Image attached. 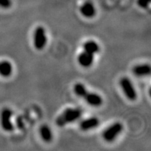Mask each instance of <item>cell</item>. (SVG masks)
I'll return each mask as SVG.
<instances>
[{
	"label": "cell",
	"mask_w": 151,
	"mask_h": 151,
	"mask_svg": "<svg viewBox=\"0 0 151 151\" xmlns=\"http://www.w3.org/2000/svg\"><path fill=\"white\" fill-rule=\"evenodd\" d=\"M74 92L78 97L85 99L87 103L92 106H99L102 104V98L98 94L89 92L83 85L81 83H76L74 86Z\"/></svg>",
	"instance_id": "cell-1"
},
{
	"label": "cell",
	"mask_w": 151,
	"mask_h": 151,
	"mask_svg": "<svg viewBox=\"0 0 151 151\" xmlns=\"http://www.w3.org/2000/svg\"><path fill=\"white\" fill-rule=\"evenodd\" d=\"M12 5L11 0H0V8L9 9Z\"/></svg>",
	"instance_id": "cell-14"
},
{
	"label": "cell",
	"mask_w": 151,
	"mask_h": 151,
	"mask_svg": "<svg viewBox=\"0 0 151 151\" xmlns=\"http://www.w3.org/2000/svg\"><path fill=\"white\" fill-rule=\"evenodd\" d=\"M83 49L85 51L95 55L99 50V46L95 41H88L83 44Z\"/></svg>",
	"instance_id": "cell-12"
},
{
	"label": "cell",
	"mask_w": 151,
	"mask_h": 151,
	"mask_svg": "<svg viewBox=\"0 0 151 151\" xmlns=\"http://www.w3.org/2000/svg\"><path fill=\"white\" fill-rule=\"evenodd\" d=\"M47 43L46 32L44 28L41 26L38 27L34 35V44L37 50H42L46 46Z\"/></svg>",
	"instance_id": "cell-4"
},
{
	"label": "cell",
	"mask_w": 151,
	"mask_h": 151,
	"mask_svg": "<svg viewBox=\"0 0 151 151\" xmlns=\"http://www.w3.org/2000/svg\"><path fill=\"white\" fill-rule=\"evenodd\" d=\"M120 85L122 90H123L124 94L128 99L131 101L136 100L137 97V92H136L135 88H134L132 83L129 78H126V77L121 78L120 81Z\"/></svg>",
	"instance_id": "cell-5"
},
{
	"label": "cell",
	"mask_w": 151,
	"mask_h": 151,
	"mask_svg": "<svg viewBox=\"0 0 151 151\" xmlns=\"http://www.w3.org/2000/svg\"><path fill=\"white\" fill-rule=\"evenodd\" d=\"M151 0H137V4L139 6L143 9H146L150 4Z\"/></svg>",
	"instance_id": "cell-15"
},
{
	"label": "cell",
	"mask_w": 151,
	"mask_h": 151,
	"mask_svg": "<svg viewBox=\"0 0 151 151\" xmlns=\"http://www.w3.org/2000/svg\"><path fill=\"white\" fill-rule=\"evenodd\" d=\"M12 115V111L8 108L4 109L1 111V117H0V119H1L0 123H1L2 129L6 132H9L14 130V124H13L12 121H11Z\"/></svg>",
	"instance_id": "cell-6"
},
{
	"label": "cell",
	"mask_w": 151,
	"mask_h": 151,
	"mask_svg": "<svg viewBox=\"0 0 151 151\" xmlns=\"http://www.w3.org/2000/svg\"><path fill=\"white\" fill-rule=\"evenodd\" d=\"M94 55L90 53V52L83 50V52H81L78 55V63L83 67H89L93 63Z\"/></svg>",
	"instance_id": "cell-7"
},
{
	"label": "cell",
	"mask_w": 151,
	"mask_h": 151,
	"mask_svg": "<svg viewBox=\"0 0 151 151\" xmlns=\"http://www.w3.org/2000/svg\"><path fill=\"white\" fill-rule=\"evenodd\" d=\"M133 73L137 76H148L150 73V67L148 64L137 65L133 68Z\"/></svg>",
	"instance_id": "cell-10"
},
{
	"label": "cell",
	"mask_w": 151,
	"mask_h": 151,
	"mask_svg": "<svg viewBox=\"0 0 151 151\" xmlns=\"http://www.w3.org/2000/svg\"><path fill=\"white\" fill-rule=\"evenodd\" d=\"M122 129H123V126L120 122L113 124L103 132L102 136L104 139L107 142H112L121 133Z\"/></svg>",
	"instance_id": "cell-3"
},
{
	"label": "cell",
	"mask_w": 151,
	"mask_h": 151,
	"mask_svg": "<svg viewBox=\"0 0 151 151\" xmlns=\"http://www.w3.org/2000/svg\"><path fill=\"white\" fill-rule=\"evenodd\" d=\"M40 133L41 136L43 139V141H46V142H50L52 141V133L51 129H50V127L48 125H44L41 126L40 129Z\"/></svg>",
	"instance_id": "cell-13"
},
{
	"label": "cell",
	"mask_w": 151,
	"mask_h": 151,
	"mask_svg": "<svg viewBox=\"0 0 151 151\" xmlns=\"http://www.w3.org/2000/svg\"><path fill=\"white\" fill-rule=\"evenodd\" d=\"M80 11L86 18H92L96 14V9L93 4L90 1H86L81 6Z\"/></svg>",
	"instance_id": "cell-8"
},
{
	"label": "cell",
	"mask_w": 151,
	"mask_h": 151,
	"mask_svg": "<svg viewBox=\"0 0 151 151\" xmlns=\"http://www.w3.org/2000/svg\"><path fill=\"white\" fill-rule=\"evenodd\" d=\"M99 124V120L97 118H90L81 122L80 127L82 130L88 131L94 127H97Z\"/></svg>",
	"instance_id": "cell-9"
},
{
	"label": "cell",
	"mask_w": 151,
	"mask_h": 151,
	"mask_svg": "<svg viewBox=\"0 0 151 151\" xmlns=\"http://www.w3.org/2000/svg\"><path fill=\"white\" fill-rule=\"evenodd\" d=\"M13 66L9 61L0 62V76L3 77H9L12 74Z\"/></svg>",
	"instance_id": "cell-11"
},
{
	"label": "cell",
	"mask_w": 151,
	"mask_h": 151,
	"mask_svg": "<svg viewBox=\"0 0 151 151\" xmlns=\"http://www.w3.org/2000/svg\"><path fill=\"white\" fill-rule=\"evenodd\" d=\"M83 111L80 109L69 108L56 119V124L59 127H63L67 124L74 122L81 118Z\"/></svg>",
	"instance_id": "cell-2"
}]
</instances>
